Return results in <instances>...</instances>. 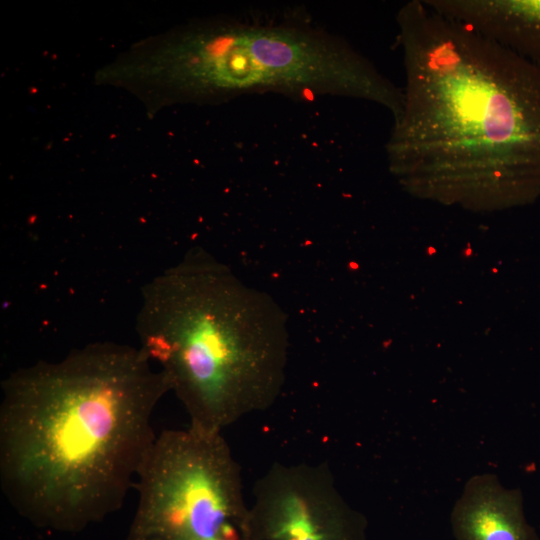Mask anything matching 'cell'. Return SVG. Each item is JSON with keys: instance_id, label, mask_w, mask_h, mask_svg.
<instances>
[{"instance_id": "obj_7", "label": "cell", "mask_w": 540, "mask_h": 540, "mask_svg": "<svg viewBox=\"0 0 540 540\" xmlns=\"http://www.w3.org/2000/svg\"><path fill=\"white\" fill-rule=\"evenodd\" d=\"M451 527L457 540H538L525 519L520 491L490 473L467 481L452 509Z\"/></svg>"}, {"instance_id": "obj_4", "label": "cell", "mask_w": 540, "mask_h": 540, "mask_svg": "<svg viewBox=\"0 0 540 540\" xmlns=\"http://www.w3.org/2000/svg\"><path fill=\"white\" fill-rule=\"evenodd\" d=\"M136 331L190 425L222 432L271 407L284 384L287 336L276 308L203 249L142 286Z\"/></svg>"}, {"instance_id": "obj_5", "label": "cell", "mask_w": 540, "mask_h": 540, "mask_svg": "<svg viewBox=\"0 0 540 540\" xmlns=\"http://www.w3.org/2000/svg\"><path fill=\"white\" fill-rule=\"evenodd\" d=\"M240 467L219 431H161L136 479L125 540H249Z\"/></svg>"}, {"instance_id": "obj_6", "label": "cell", "mask_w": 540, "mask_h": 540, "mask_svg": "<svg viewBox=\"0 0 540 540\" xmlns=\"http://www.w3.org/2000/svg\"><path fill=\"white\" fill-rule=\"evenodd\" d=\"M249 540H366V518L325 464L275 463L255 484Z\"/></svg>"}, {"instance_id": "obj_3", "label": "cell", "mask_w": 540, "mask_h": 540, "mask_svg": "<svg viewBox=\"0 0 540 540\" xmlns=\"http://www.w3.org/2000/svg\"><path fill=\"white\" fill-rule=\"evenodd\" d=\"M105 75L151 115L256 92L361 99L386 108L393 119L403 105L402 88L301 12L193 20L133 44L107 64Z\"/></svg>"}, {"instance_id": "obj_1", "label": "cell", "mask_w": 540, "mask_h": 540, "mask_svg": "<svg viewBox=\"0 0 540 540\" xmlns=\"http://www.w3.org/2000/svg\"><path fill=\"white\" fill-rule=\"evenodd\" d=\"M403 106L386 151L411 192L492 209L540 192V67L429 7L396 15Z\"/></svg>"}, {"instance_id": "obj_8", "label": "cell", "mask_w": 540, "mask_h": 540, "mask_svg": "<svg viewBox=\"0 0 540 540\" xmlns=\"http://www.w3.org/2000/svg\"><path fill=\"white\" fill-rule=\"evenodd\" d=\"M456 21L540 67V0H425Z\"/></svg>"}, {"instance_id": "obj_2", "label": "cell", "mask_w": 540, "mask_h": 540, "mask_svg": "<svg viewBox=\"0 0 540 540\" xmlns=\"http://www.w3.org/2000/svg\"><path fill=\"white\" fill-rule=\"evenodd\" d=\"M170 390L140 348L88 343L1 383L0 484L22 517L77 532L118 511L155 439Z\"/></svg>"}]
</instances>
